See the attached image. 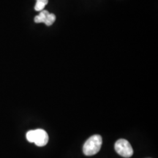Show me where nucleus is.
Listing matches in <instances>:
<instances>
[{
	"mask_svg": "<svg viewBox=\"0 0 158 158\" xmlns=\"http://www.w3.org/2000/svg\"><path fill=\"white\" fill-rule=\"evenodd\" d=\"M27 141L30 143H35L37 147H44L48 142V135L43 129L29 130L26 135Z\"/></svg>",
	"mask_w": 158,
	"mask_h": 158,
	"instance_id": "obj_2",
	"label": "nucleus"
},
{
	"mask_svg": "<svg viewBox=\"0 0 158 158\" xmlns=\"http://www.w3.org/2000/svg\"><path fill=\"white\" fill-rule=\"evenodd\" d=\"M48 3V0H36V4L35 5V11L40 12L44 10L45 7Z\"/></svg>",
	"mask_w": 158,
	"mask_h": 158,
	"instance_id": "obj_5",
	"label": "nucleus"
},
{
	"mask_svg": "<svg viewBox=\"0 0 158 158\" xmlns=\"http://www.w3.org/2000/svg\"><path fill=\"white\" fill-rule=\"evenodd\" d=\"M114 149L118 155L124 158H130L133 155V149L131 144L125 139H118L116 141Z\"/></svg>",
	"mask_w": 158,
	"mask_h": 158,
	"instance_id": "obj_3",
	"label": "nucleus"
},
{
	"mask_svg": "<svg viewBox=\"0 0 158 158\" xmlns=\"http://www.w3.org/2000/svg\"><path fill=\"white\" fill-rule=\"evenodd\" d=\"M49 14V12L48 10H43L42 11L40 12L39 15H36L35 17V22L36 23H45V20H46V18Z\"/></svg>",
	"mask_w": 158,
	"mask_h": 158,
	"instance_id": "obj_4",
	"label": "nucleus"
},
{
	"mask_svg": "<svg viewBox=\"0 0 158 158\" xmlns=\"http://www.w3.org/2000/svg\"><path fill=\"white\" fill-rule=\"evenodd\" d=\"M56 21V15H55L54 13H50L48 15V16L46 18V20L45 21V24L46 26H51Z\"/></svg>",
	"mask_w": 158,
	"mask_h": 158,
	"instance_id": "obj_6",
	"label": "nucleus"
},
{
	"mask_svg": "<svg viewBox=\"0 0 158 158\" xmlns=\"http://www.w3.org/2000/svg\"><path fill=\"white\" fill-rule=\"evenodd\" d=\"M102 143V137L100 135H94L85 142L83 147V152L86 156H92L99 152Z\"/></svg>",
	"mask_w": 158,
	"mask_h": 158,
	"instance_id": "obj_1",
	"label": "nucleus"
}]
</instances>
